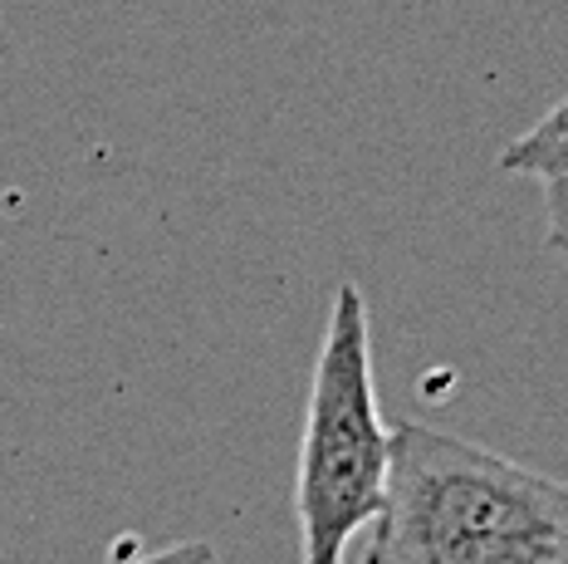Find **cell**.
I'll return each instance as SVG.
<instances>
[{"instance_id": "6da1fadb", "label": "cell", "mask_w": 568, "mask_h": 564, "mask_svg": "<svg viewBox=\"0 0 568 564\" xmlns=\"http://www.w3.org/2000/svg\"><path fill=\"white\" fill-rule=\"evenodd\" d=\"M368 564H568V481L397 422Z\"/></svg>"}, {"instance_id": "7a4b0ae2", "label": "cell", "mask_w": 568, "mask_h": 564, "mask_svg": "<svg viewBox=\"0 0 568 564\" xmlns=\"http://www.w3.org/2000/svg\"><path fill=\"white\" fill-rule=\"evenodd\" d=\"M393 472V427L373 387L368 304L353 280L334 290L304 413L294 521L304 564H343L348 540L383 515Z\"/></svg>"}, {"instance_id": "3957f363", "label": "cell", "mask_w": 568, "mask_h": 564, "mask_svg": "<svg viewBox=\"0 0 568 564\" xmlns=\"http://www.w3.org/2000/svg\"><path fill=\"white\" fill-rule=\"evenodd\" d=\"M505 172H525V178H568V103H554L544 119L519 133L510 148L500 152Z\"/></svg>"}, {"instance_id": "277c9868", "label": "cell", "mask_w": 568, "mask_h": 564, "mask_svg": "<svg viewBox=\"0 0 568 564\" xmlns=\"http://www.w3.org/2000/svg\"><path fill=\"white\" fill-rule=\"evenodd\" d=\"M544 211H549V245L568 261V178L544 182Z\"/></svg>"}, {"instance_id": "5b68a950", "label": "cell", "mask_w": 568, "mask_h": 564, "mask_svg": "<svg viewBox=\"0 0 568 564\" xmlns=\"http://www.w3.org/2000/svg\"><path fill=\"white\" fill-rule=\"evenodd\" d=\"M211 560H216V550H211L206 540H182V545L152 550V555H138V560H128V564H211Z\"/></svg>"}, {"instance_id": "8992f818", "label": "cell", "mask_w": 568, "mask_h": 564, "mask_svg": "<svg viewBox=\"0 0 568 564\" xmlns=\"http://www.w3.org/2000/svg\"><path fill=\"white\" fill-rule=\"evenodd\" d=\"M559 103H568V93H564V99H559Z\"/></svg>"}, {"instance_id": "52a82bcc", "label": "cell", "mask_w": 568, "mask_h": 564, "mask_svg": "<svg viewBox=\"0 0 568 564\" xmlns=\"http://www.w3.org/2000/svg\"><path fill=\"white\" fill-rule=\"evenodd\" d=\"M211 564H221V560H211Z\"/></svg>"}]
</instances>
